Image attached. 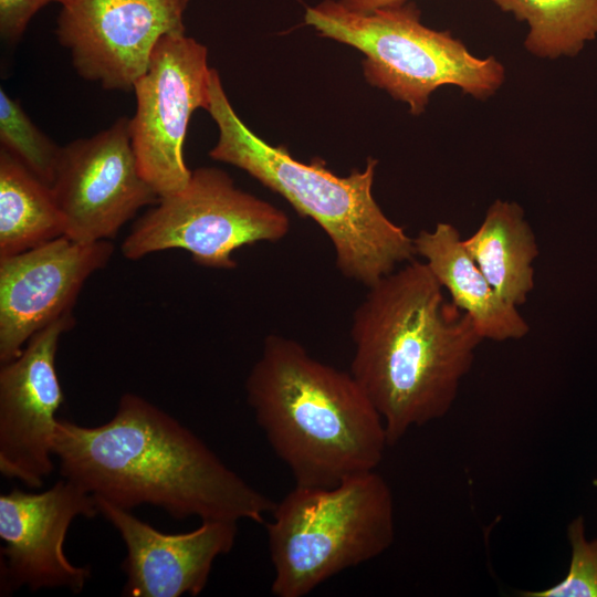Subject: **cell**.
I'll list each match as a JSON object with an SVG mask.
<instances>
[{
	"label": "cell",
	"instance_id": "1",
	"mask_svg": "<svg viewBox=\"0 0 597 597\" xmlns=\"http://www.w3.org/2000/svg\"><path fill=\"white\" fill-rule=\"evenodd\" d=\"M53 453L62 478L126 510L149 504L178 520L262 523L275 506L189 428L132 392L100 426L59 419Z\"/></svg>",
	"mask_w": 597,
	"mask_h": 597
},
{
	"label": "cell",
	"instance_id": "2",
	"mask_svg": "<svg viewBox=\"0 0 597 597\" xmlns=\"http://www.w3.org/2000/svg\"><path fill=\"white\" fill-rule=\"evenodd\" d=\"M350 337L349 373L379 412L388 446L450 411L483 341L416 260L368 286Z\"/></svg>",
	"mask_w": 597,
	"mask_h": 597
},
{
	"label": "cell",
	"instance_id": "3",
	"mask_svg": "<svg viewBox=\"0 0 597 597\" xmlns=\"http://www.w3.org/2000/svg\"><path fill=\"white\" fill-rule=\"evenodd\" d=\"M245 392L295 485L334 486L380 463L388 441L379 412L350 373L317 360L298 342L268 335Z\"/></svg>",
	"mask_w": 597,
	"mask_h": 597
},
{
	"label": "cell",
	"instance_id": "4",
	"mask_svg": "<svg viewBox=\"0 0 597 597\" xmlns=\"http://www.w3.org/2000/svg\"><path fill=\"white\" fill-rule=\"evenodd\" d=\"M219 129L209 156L235 166L281 195L303 217L313 219L329 238L336 266L347 279L370 286L413 260V238L394 223L376 202L371 188L378 161L339 177L325 161L294 159L252 133L232 108L217 70L212 69L206 109Z\"/></svg>",
	"mask_w": 597,
	"mask_h": 597
},
{
	"label": "cell",
	"instance_id": "5",
	"mask_svg": "<svg viewBox=\"0 0 597 597\" xmlns=\"http://www.w3.org/2000/svg\"><path fill=\"white\" fill-rule=\"evenodd\" d=\"M271 513L266 533L276 597L307 596L378 557L395 540L391 490L376 470L329 488L295 485Z\"/></svg>",
	"mask_w": 597,
	"mask_h": 597
},
{
	"label": "cell",
	"instance_id": "6",
	"mask_svg": "<svg viewBox=\"0 0 597 597\" xmlns=\"http://www.w3.org/2000/svg\"><path fill=\"white\" fill-rule=\"evenodd\" d=\"M420 18L408 1L358 13L339 0H324L304 15L322 36L359 50L367 82L407 103L413 115L425 112L440 86H457L481 101L500 90L505 67L496 57L474 56L449 30L430 29Z\"/></svg>",
	"mask_w": 597,
	"mask_h": 597
},
{
	"label": "cell",
	"instance_id": "7",
	"mask_svg": "<svg viewBox=\"0 0 597 597\" xmlns=\"http://www.w3.org/2000/svg\"><path fill=\"white\" fill-rule=\"evenodd\" d=\"M290 231L287 216L273 205L235 187L214 167L192 171L180 191L159 198L133 226L122 243L128 260L182 249L201 266L231 270L232 254L243 245L276 242Z\"/></svg>",
	"mask_w": 597,
	"mask_h": 597
},
{
	"label": "cell",
	"instance_id": "8",
	"mask_svg": "<svg viewBox=\"0 0 597 597\" xmlns=\"http://www.w3.org/2000/svg\"><path fill=\"white\" fill-rule=\"evenodd\" d=\"M211 71L205 45L185 33L164 35L135 82L128 129L138 168L159 198L182 190L192 171L184 143L192 113L207 109Z\"/></svg>",
	"mask_w": 597,
	"mask_h": 597
},
{
	"label": "cell",
	"instance_id": "9",
	"mask_svg": "<svg viewBox=\"0 0 597 597\" xmlns=\"http://www.w3.org/2000/svg\"><path fill=\"white\" fill-rule=\"evenodd\" d=\"M129 119L62 146L51 188L65 237L93 243L116 237L122 227L159 196L142 176Z\"/></svg>",
	"mask_w": 597,
	"mask_h": 597
},
{
	"label": "cell",
	"instance_id": "10",
	"mask_svg": "<svg viewBox=\"0 0 597 597\" xmlns=\"http://www.w3.org/2000/svg\"><path fill=\"white\" fill-rule=\"evenodd\" d=\"M182 0H70L55 33L77 74L106 90H133L157 42L185 33Z\"/></svg>",
	"mask_w": 597,
	"mask_h": 597
},
{
	"label": "cell",
	"instance_id": "11",
	"mask_svg": "<svg viewBox=\"0 0 597 597\" xmlns=\"http://www.w3.org/2000/svg\"><path fill=\"white\" fill-rule=\"evenodd\" d=\"M75 325L67 314L36 332L0 368V472L36 489L53 472V442L64 396L55 368L61 336Z\"/></svg>",
	"mask_w": 597,
	"mask_h": 597
},
{
	"label": "cell",
	"instance_id": "12",
	"mask_svg": "<svg viewBox=\"0 0 597 597\" xmlns=\"http://www.w3.org/2000/svg\"><path fill=\"white\" fill-rule=\"evenodd\" d=\"M93 494L62 478L50 489H12L0 495L1 586L4 593L28 587L67 588L81 593L91 577L88 567L72 564L64 541L73 520L94 517Z\"/></svg>",
	"mask_w": 597,
	"mask_h": 597
},
{
	"label": "cell",
	"instance_id": "13",
	"mask_svg": "<svg viewBox=\"0 0 597 597\" xmlns=\"http://www.w3.org/2000/svg\"><path fill=\"white\" fill-rule=\"evenodd\" d=\"M113 252L109 240L81 243L63 235L0 258V363L14 359L36 332L72 314L85 282Z\"/></svg>",
	"mask_w": 597,
	"mask_h": 597
},
{
	"label": "cell",
	"instance_id": "14",
	"mask_svg": "<svg viewBox=\"0 0 597 597\" xmlns=\"http://www.w3.org/2000/svg\"><path fill=\"white\" fill-rule=\"evenodd\" d=\"M102 514L118 532L126 556L123 596H197L205 589L214 561L235 542L238 522L206 520L186 533L167 534L107 500L95 496Z\"/></svg>",
	"mask_w": 597,
	"mask_h": 597
},
{
	"label": "cell",
	"instance_id": "15",
	"mask_svg": "<svg viewBox=\"0 0 597 597\" xmlns=\"http://www.w3.org/2000/svg\"><path fill=\"white\" fill-rule=\"evenodd\" d=\"M413 244L416 253L450 293L451 302L472 318L483 339H520L530 332L517 306L506 302L489 283L453 224L439 222L432 231L421 230Z\"/></svg>",
	"mask_w": 597,
	"mask_h": 597
},
{
	"label": "cell",
	"instance_id": "16",
	"mask_svg": "<svg viewBox=\"0 0 597 597\" xmlns=\"http://www.w3.org/2000/svg\"><path fill=\"white\" fill-rule=\"evenodd\" d=\"M463 245L500 296L515 306L526 302L534 289L533 262L538 245L519 203L492 202Z\"/></svg>",
	"mask_w": 597,
	"mask_h": 597
},
{
	"label": "cell",
	"instance_id": "17",
	"mask_svg": "<svg viewBox=\"0 0 597 597\" xmlns=\"http://www.w3.org/2000/svg\"><path fill=\"white\" fill-rule=\"evenodd\" d=\"M63 235L65 224L51 186L0 148V258Z\"/></svg>",
	"mask_w": 597,
	"mask_h": 597
},
{
	"label": "cell",
	"instance_id": "18",
	"mask_svg": "<svg viewBox=\"0 0 597 597\" xmlns=\"http://www.w3.org/2000/svg\"><path fill=\"white\" fill-rule=\"evenodd\" d=\"M491 1L527 24L524 46L537 57H573L597 38V0Z\"/></svg>",
	"mask_w": 597,
	"mask_h": 597
},
{
	"label": "cell",
	"instance_id": "19",
	"mask_svg": "<svg viewBox=\"0 0 597 597\" xmlns=\"http://www.w3.org/2000/svg\"><path fill=\"white\" fill-rule=\"evenodd\" d=\"M1 148L19 159L31 172L52 185L61 146L38 128L20 103L0 88Z\"/></svg>",
	"mask_w": 597,
	"mask_h": 597
},
{
	"label": "cell",
	"instance_id": "20",
	"mask_svg": "<svg viewBox=\"0 0 597 597\" xmlns=\"http://www.w3.org/2000/svg\"><path fill=\"white\" fill-rule=\"evenodd\" d=\"M567 536L572 547L567 575L546 589L524 591L523 597H597V540H586L582 516L569 524Z\"/></svg>",
	"mask_w": 597,
	"mask_h": 597
},
{
	"label": "cell",
	"instance_id": "21",
	"mask_svg": "<svg viewBox=\"0 0 597 597\" xmlns=\"http://www.w3.org/2000/svg\"><path fill=\"white\" fill-rule=\"evenodd\" d=\"M70 0H0V34L8 43H15L24 33L29 22L43 7Z\"/></svg>",
	"mask_w": 597,
	"mask_h": 597
},
{
	"label": "cell",
	"instance_id": "22",
	"mask_svg": "<svg viewBox=\"0 0 597 597\" xmlns=\"http://www.w3.org/2000/svg\"><path fill=\"white\" fill-rule=\"evenodd\" d=\"M350 11L369 13L377 9L402 4L408 0H339Z\"/></svg>",
	"mask_w": 597,
	"mask_h": 597
},
{
	"label": "cell",
	"instance_id": "23",
	"mask_svg": "<svg viewBox=\"0 0 597 597\" xmlns=\"http://www.w3.org/2000/svg\"><path fill=\"white\" fill-rule=\"evenodd\" d=\"M182 1H184L186 4H188V2H189L190 0H182Z\"/></svg>",
	"mask_w": 597,
	"mask_h": 597
}]
</instances>
